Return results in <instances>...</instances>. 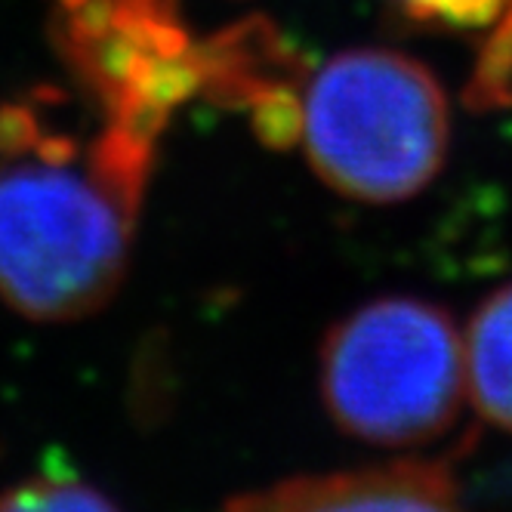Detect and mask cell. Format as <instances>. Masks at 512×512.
I'll return each instance as SVG.
<instances>
[{
  "mask_svg": "<svg viewBox=\"0 0 512 512\" xmlns=\"http://www.w3.org/2000/svg\"><path fill=\"white\" fill-rule=\"evenodd\" d=\"M155 142L108 124L81 152L28 105L0 108V300L75 321L115 297Z\"/></svg>",
  "mask_w": 512,
  "mask_h": 512,
  "instance_id": "cell-1",
  "label": "cell"
},
{
  "mask_svg": "<svg viewBox=\"0 0 512 512\" xmlns=\"http://www.w3.org/2000/svg\"><path fill=\"white\" fill-rule=\"evenodd\" d=\"M429 68L395 50H346L312 78L303 145L331 189L374 204L423 192L442 170L451 121Z\"/></svg>",
  "mask_w": 512,
  "mask_h": 512,
  "instance_id": "cell-2",
  "label": "cell"
},
{
  "mask_svg": "<svg viewBox=\"0 0 512 512\" xmlns=\"http://www.w3.org/2000/svg\"><path fill=\"white\" fill-rule=\"evenodd\" d=\"M466 392L454 318L417 297H380L334 324L321 346V398L334 423L371 445L445 435Z\"/></svg>",
  "mask_w": 512,
  "mask_h": 512,
  "instance_id": "cell-3",
  "label": "cell"
},
{
  "mask_svg": "<svg viewBox=\"0 0 512 512\" xmlns=\"http://www.w3.org/2000/svg\"><path fill=\"white\" fill-rule=\"evenodd\" d=\"M53 41L105 121L155 142L201 93V56L173 0H56Z\"/></svg>",
  "mask_w": 512,
  "mask_h": 512,
  "instance_id": "cell-4",
  "label": "cell"
},
{
  "mask_svg": "<svg viewBox=\"0 0 512 512\" xmlns=\"http://www.w3.org/2000/svg\"><path fill=\"white\" fill-rule=\"evenodd\" d=\"M460 485L445 460H398L352 472L300 475L235 497L232 509L337 512V509H454Z\"/></svg>",
  "mask_w": 512,
  "mask_h": 512,
  "instance_id": "cell-5",
  "label": "cell"
},
{
  "mask_svg": "<svg viewBox=\"0 0 512 512\" xmlns=\"http://www.w3.org/2000/svg\"><path fill=\"white\" fill-rule=\"evenodd\" d=\"M466 389L485 420L512 432V284L472 315L466 343Z\"/></svg>",
  "mask_w": 512,
  "mask_h": 512,
  "instance_id": "cell-6",
  "label": "cell"
},
{
  "mask_svg": "<svg viewBox=\"0 0 512 512\" xmlns=\"http://www.w3.org/2000/svg\"><path fill=\"white\" fill-rule=\"evenodd\" d=\"M115 500L71 472H44L0 494V509H112Z\"/></svg>",
  "mask_w": 512,
  "mask_h": 512,
  "instance_id": "cell-7",
  "label": "cell"
},
{
  "mask_svg": "<svg viewBox=\"0 0 512 512\" xmlns=\"http://www.w3.org/2000/svg\"><path fill=\"white\" fill-rule=\"evenodd\" d=\"M512 99V7L494 22L485 50L475 65V75L466 87V102L472 108H497Z\"/></svg>",
  "mask_w": 512,
  "mask_h": 512,
  "instance_id": "cell-8",
  "label": "cell"
},
{
  "mask_svg": "<svg viewBox=\"0 0 512 512\" xmlns=\"http://www.w3.org/2000/svg\"><path fill=\"white\" fill-rule=\"evenodd\" d=\"M398 4L411 19L420 22L482 28L494 25L512 7V0H398Z\"/></svg>",
  "mask_w": 512,
  "mask_h": 512,
  "instance_id": "cell-9",
  "label": "cell"
}]
</instances>
